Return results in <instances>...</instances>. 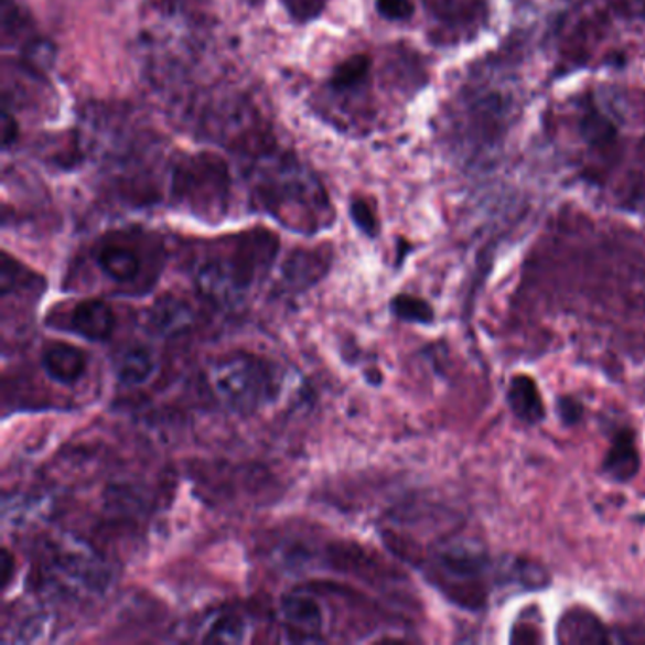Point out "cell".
Here are the masks:
<instances>
[{
    "label": "cell",
    "mask_w": 645,
    "mask_h": 645,
    "mask_svg": "<svg viewBox=\"0 0 645 645\" xmlns=\"http://www.w3.org/2000/svg\"><path fill=\"white\" fill-rule=\"evenodd\" d=\"M369 74H372V57L366 54H356L343 61L340 67L333 71L330 86L337 94L356 92L359 87L366 86Z\"/></svg>",
    "instance_id": "17"
},
{
    "label": "cell",
    "mask_w": 645,
    "mask_h": 645,
    "mask_svg": "<svg viewBox=\"0 0 645 645\" xmlns=\"http://www.w3.org/2000/svg\"><path fill=\"white\" fill-rule=\"evenodd\" d=\"M2 570H4L2 583L8 585L10 583V573H12V557H10V552L8 551L2 552Z\"/></svg>",
    "instance_id": "26"
},
{
    "label": "cell",
    "mask_w": 645,
    "mask_h": 645,
    "mask_svg": "<svg viewBox=\"0 0 645 645\" xmlns=\"http://www.w3.org/2000/svg\"><path fill=\"white\" fill-rule=\"evenodd\" d=\"M155 372V359L153 354L144 346H133L121 354L118 362V380L123 386H140L152 379Z\"/></svg>",
    "instance_id": "16"
},
{
    "label": "cell",
    "mask_w": 645,
    "mask_h": 645,
    "mask_svg": "<svg viewBox=\"0 0 645 645\" xmlns=\"http://www.w3.org/2000/svg\"><path fill=\"white\" fill-rule=\"evenodd\" d=\"M393 313L412 324H430L433 320L432 307L415 295H396L393 300Z\"/></svg>",
    "instance_id": "20"
},
{
    "label": "cell",
    "mask_w": 645,
    "mask_h": 645,
    "mask_svg": "<svg viewBox=\"0 0 645 645\" xmlns=\"http://www.w3.org/2000/svg\"><path fill=\"white\" fill-rule=\"evenodd\" d=\"M193 309L176 295H161L147 314L148 330L160 337H176L193 324Z\"/></svg>",
    "instance_id": "8"
},
{
    "label": "cell",
    "mask_w": 645,
    "mask_h": 645,
    "mask_svg": "<svg viewBox=\"0 0 645 645\" xmlns=\"http://www.w3.org/2000/svg\"><path fill=\"white\" fill-rule=\"evenodd\" d=\"M327 271V260L319 250H295L282 267V282L295 290H305L319 282Z\"/></svg>",
    "instance_id": "14"
},
{
    "label": "cell",
    "mask_w": 645,
    "mask_h": 645,
    "mask_svg": "<svg viewBox=\"0 0 645 645\" xmlns=\"http://www.w3.org/2000/svg\"><path fill=\"white\" fill-rule=\"evenodd\" d=\"M639 470V454L631 430H621L605 454L602 472L617 483L631 481Z\"/></svg>",
    "instance_id": "12"
},
{
    "label": "cell",
    "mask_w": 645,
    "mask_h": 645,
    "mask_svg": "<svg viewBox=\"0 0 645 645\" xmlns=\"http://www.w3.org/2000/svg\"><path fill=\"white\" fill-rule=\"evenodd\" d=\"M171 197L190 213L218 221L227 211L229 166L216 153L182 155L171 174Z\"/></svg>",
    "instance_id": "6"
},
{
    "label": "cell",
    "mask_w": 645,
    "mask_h": 645,
    "mask_svg": "<svg viewBox=\"0 0 645 645\" xmlns=\"http://www.w3.org/2000/svg\"><path fill=\"white\" fill-rule=\"evenodd\" d=\"M46 509V502L33 496H7L4 499V520L14 526H25L29 519L34 520L41 517Z\"/></svg>",
    "instance_id": "19"
},
{
    "label": "cell",
    "mask_w": 645,
    "mask_h": 645,
    "mask_svg": "<svg viewBox=\"0 0 645 645\" xmlns=\"http://www.w3.org/2000/svg\"><path fill=\"white\" fill-rule=\"evenodd\" d=\"M247 621L234 613H226L211 619L201 638L214 644H243L247 639Z\"/></svg>",
    "instance_id": "18"
},
{
    "label": "cell",
    "mask_w": 645,
    "mask_h": 645,
    "mask_svg": "<svg viewBox=\"0 0 645 645\" xmlns=\"http://www.w3.org/2000/svg\"><path fill=\"white\" fill-rule=\"evenodd\" d=\"M583 123H585V126H583V133H585L587 139L594 142V144H599V147L600 144L610 142L613 135H615L612 123L604 120L600 114H591V116H587Z\"/></svg>",
    "instance_id": "22"
},
{
    "label": "cell",
    "mask_w": 645,
    "mask_h": 645,
    "mask_svg": "<svg viewBox=\"0 0 645 645\" xmlns=\"http://www.w3.org/2000/svg\"><path fill=\"white\" fill-rule=\"evenodd\" d=\"M288 12L300 21H311L326 7V0H284Z\"/></svg>",
    "instance_id": "23"
},
{
    "label": "cell",
    "mask_w": 645,
    "mask_h": 645,
    "mask_svg": "<svg viewBox=\"0 0 645 645\" xmlns=\"http://www.w3.org/2000/svg\"><path fill=\"white\" fill-rule=\"evenodd\" d=\"M507 404L512 407L513 415L525 424H538L546 419V406L538 386L526 375L513 377L507 388Z\"/></svg>",
    "instance_id": "13"
},
{
    "label": "cell",
    "mask_w": 645,
    "mask_h": 645,
    "mask_svg": "<svg viewBox=\"0 0 645 645\" xmlns=\"http://www.w3.org/2000/svg\"><path fill=\"white\" fill-rule=\"evenodd\" d=\"M377 12L386 20H409L415 7L411 0H377Z\"/></svg>",
    "instance_id": "24"
},
{
    "label": "cell",
    "mask_w": 645,
    "mask_h": 645,
    "mask_svg": "<svg viewBox=\"0 0 645 645\" xmlns=\"http://www.w3.org/2000/svg\"><path fill=\"white\" fill-rule=\"evenodd\" d=\"M279 252V239L267 229H254L232 243L229 254L206 258L195 275V287L206 300L234 305L266 273Z\"/></svg>",
    "instance_id": "1"
},
{
    "label": "cell",
    "mask_w": 645,
    "mask_h": 645,
    "mask_svg": "<svg viewBox=\"0 0 645 645\" xmlns=\"http://www.w3.org/2000/svg\"><path fill=\"white\" fill-rule=\"evenodd\" d=\"M282 621L298 642H316L324 628V612L319 600L307 592H290L280 604Z\"/></svg>",
    "instance_id": "7"
},
{
    "label": "cell",
    "mask_w": 645,
    "mask_h": 645,
    "mask_svg": "<svg viewBox=\"0 0 645 645\" xmlns=\"http://www.w3.org/2000/svg\"><path fill=\"white\" fill-rule=\"evenodd\" d=\"M97 266L114 282H131L139 275L140 258L121 243H105L97 252Z\"/></svg>",
    "instance_id": "15"
},
{
    "label": "cell",
    "mask_w": 645,
    "mask_h": 645,
    "mask_svg": "<svg viewBox=\"0 0 645 645\" xmlns=\"http://www.w3.org/2000/svg\"><path fill=\"white\" fill-rule=\"evenodd\" d=\"M430 579L447 599L477 612L488 600L493 579H498L502 566L494 560L477 539H447L436 547L430 560Z\"/></svg>",
    "instance_id": "2"
},
{
    "label": "cell",
    "mask_w": 645,
    "mask_h": 645,
    "mask_svg": "<svg viewBox=\"0 0 645 645\" xmlns=\"http://www.w3.org/2000/svg\"><path fill=\"white\" fill-rule=\"evenodd\" d=\"M71 324L87 341H107L116 330V313L107 301L87 300L74 307Z\"/></svg>",
    "instance_id": "10"
},
{
    "label": "cell",
    "mask_w": 645,
    "mask_h": 645,
    "mask_svg": "<svg viewBox=\"0 0 645 645\" xmlns=\"http://www.w3.org/2000/svg\"><path fill=\"white\" fill-rule=\"evenodd\" d=\"M39 573L44 592L65 600L97 596L110 585L105 559L86 541L67 534L55 536L44 546Z\"/></svg>",
    "instance_id": "4"
},
{
    "label": "cell",
    "mask_w": 645,
    "mask_h": 645,
    "mask_svg": "<svg viewBox=\"0 0 645 645\" xmlns=\"http://www.w3.org/2000/svg\"><path fill=\"white\" fill-rule=\"evenodd\" d=\"M208 380L222 404L239 415H252L271 404L279 393L273 364L248 353L214 359Z\"/></svg>",
    "instance_id": "5"
},
{
    "label": "cell",
    "mask_w": 645,
    "mask_h": 645,
    "mask_svg": "<svg viewBox=\"0 0 645 645\" xmlns=\"http://www.w3.org/2000/svg\"><path fill=\"white\" fill-rule=\"evenodd\" d=\"M258 197L269 213L298 232L316 229L332 218L326 192L295 161L284 160L267 166L261 174Z\"/></svg>",
    "instance_id": "3"
},
{
    "label": "cell",
    "mask_w": 645,
    "mask_h": 645,
    "mask_svg": "<svg viewBox=\"0 0 645 645\" xmlns=\"http://www.w3.org/2000/svg\"><path fill=\"white\" fill-rule=\"evenodd\" d=\"M351 218L354 224L358 227L362 234H366L367 237H375L379 224H377V216L373 213L372 205L364 200H354L351 203Z\"/></svg>",
    "instance_id": "21"
},
{
    "label": "cell",
    "mask_w": 645,
    "mask_h": 645,
    "mask_svg": "<svg viewBox=\"0 0 645 645\" xmlns=\"http://www.w3.org/2000/svg\"><path fill=\"white\" fill-rule=\"evenodd\" d=\"M557 639L560 644H605L610 642V634L599 615L583 608H572L559 621Z\"/></svg>",
    "instance_id": "11"
},
{
    "label": "cell",
    "mask_w": 645,
    "mask_h": 645,
    "mask_svg": "<svg viewBox=\"0 0 645 645\" xmlns=\"http://www.w3.org/2000/svg\"><path fill=\"white\" fill-rule=\"evenodd\" d=\"M42 367L60 385H76L86 375L87 356L78 346L54 343L42 354Z\"/></svg>",
    "instance_id": "9"
},
{
    "label": "cell",
    "mask_w": 645,
    "mask_h": 645,
    "mask_svg": "<svg viewBox=\"0 0 645 645\" xmlns=\"http://www.w3.org/2000/svg\"><path fill=\"white\" fill-rule=\"evenodd\" d=\"M18 135H20L18 121H15L12 114L4 110V114H2V148L8 150V148L12 147L15 140H18Z\"/></svg>",
    "instance_id": "25"
}]
</instances>
